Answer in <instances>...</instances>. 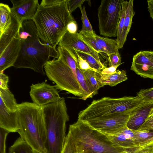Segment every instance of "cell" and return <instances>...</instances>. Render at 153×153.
Instances as JSON below:
<instances>
[{
  "instance_id": "6da1fadb",
  "label": "cell",
  "mask_w": 153,
  "mask_h": 153,
  "mask_svg": "<svg viewBox=\"0 0 153 153\" xmlns=\"http://www.w3.org/2000/svg\"><path fill=\"white\" fill-rule=\"evenodd\" d=\"M75 20L67 0H42L33 19L42 42L53 46L58 44L68 24Z\"/></svg>"
},
{
  "instance_id": "7a4b0ae2",
  "label": "cell",
  "mask_w": 153,
  "mask_h": 153,
  "mask_svg": "<svg viewBox=\"0 0 153 153\" xmlns=\"http://www.w3.org/2000/svg\"><path fill=\"white\" fill-rule=\"evenodd\" d=\"M21 48L14 67L27 68L45 74L44 66L51 57L58 58L59 53L56 46L42 42L33 20L24 21L19 31Z\"/></svg>"
},
{
  "instance_id": "3957f363",
  "label": "cell",
  "mask_w": 153,
  "mask_h": 153,
  "mask_svg": "<svg viewBox=\"0 0 153 153\" xmlns=\"http://www.w3.org/2000/svg\"><path fill=\"white\" fill-rule=\"evenodd\" d=\"M17 112L20 137L33 150L47 153L45 128L42 107L27 102L18 104Z\"/></svg>"
},
{
  "instance_id": "277c9868",
  "label": "cell",
  "mask_w": 153,
  "mask_h": 153,
  "mask_svg": "<svg viewBox=\"0 0 153 153\" xmlns=\"http://www.w3.org/2000/svg\"><path fill=\"white\" fill-rule=\"evenodd\" d=\"M44 121L47 153H61L66 139V123L69 120L63 97L42 107Z\"/></svg>"
},
{
  "instance_id": "5b68a950",
  "label": "cell",
  "mask_w": 153,
  "mask_h": 153,
  "mask_svg": "<svg viewBox=\"0 0 153 153\" xmlns=\"http://www.w3.org/2000/svg\"><path fill=\"white\" fill-rule=\"evenodd\" d=\"M70 133L78 153H119L125 150L117 146L105 134L78 119L69 125Z\"/></svg>"
},
{
  "instance_id": "8992f818",
  "label": "cell",
  "mask_w": 153,
  "mask_h": 153,
  "mask_svg": "<svg viewBox=\"0 0 153 153\" xmlns=\"http://www.w3.org/2000/svg\"><path fill=\"white\" fill-rule=\"evenodd\" d=\"M147 103L136 97L118 98L104 97L94 100L86 108L79 112L78 119L87 121L105 117L130 114Z\"/></svg>"
},
{
  "instance_id": "52a82bcc",
  "label": "cell",
  "mask_w": 153,
  "mask_h": 153,
  "mask_svg": "<svg viewBox=\"0 0 153 153\" xmlns=\"http://www.w3.org/2000/svg\"><path fill=\"white\" fill-rule=\"evenodd\" d=\"M44 70L48 79L54 82L57 89L65 91L85 100L87 96L78 82L76 74L68 65L61 56L49 60L45 64Z\"/></svg>"
},
{
  "instance_id": "ba28073f",
  "label": "cell",
  "mask_w": 153,
  "mask_h": 153,
  "mask_svg": "<svg viewBox=\"0 0 153 153\" xmlns=\"http://www.w3.org/2000/svg\"><path fill=\"white\" fill-rule=\"evenodd\" d=\"M123 0H102L98 8V27L100 35L117 36Z\"/></svg>"
},
{
  "instance_id": "9c48e42d",
  "label": "cell",
  "mask_w": 153,
  "mask_h": 153,
  "mask_svg": "<svg viewBox=\"0 0 153 153\" xmlns=\"http://www.w3.org/2000/svg\"><path fill=\"white\" fill-rule=\"evenodd\" d=\"M55 85H51L46 82L32 84L30 86V95L33 102L40 107L61 100Z\"/></svg>"
},
{
  "instance_id": "30bf717a",
  "label": "cell",
  "mask_w": 153,
  "mask_h": 153,
  "mask_svg": "<svg viewBox=\"0 0 153 153\" xmlns=\"http://www.w3.org/2000/svg\"><path fill=\"white\" fill-rule=\"evenodd\" d=\"M129 117V114H124L85 121L93 128L104 134H112L126 126Z\"/></svg>"
},
{
  "instance_id": "8fae6325",
  "label": "cell",
  "mask_w": 153,
  "mask_h": 153,
  "mask_svg": "<svg viewBox=\"0 0 153 153\" xmlns=\"http://www.w3.org/2000/svg\"><path fill=\"white\" fill-rule=\"evenodd\" d=\"M58 45L72 51L76 50L88 54L100 63L103 64L100 60L99 53L82 40L79 36V33H72L67 30Z\"/></svg>"
},
{
  "instance_id": "7c38bea8",
  "label": "cell",
  "mask_w": 153,
  "mask_h": 153,
  "mask_svg": "<svg viewBox=\"0 0 153 153\" xmlns=\"http://www.w3.org/2000/svg\"><path fill=\"white\" fill-rule=\"evenodd\" d=\"M12 13L22 24L24 21L33 20L39 4L38 0H10Z\"/></svg>"
},
{
  "instance_id": "4fadbf2b",
  "label": "cell",
  "mask_w": 153,
  "mask_h": 153,
  "mask_svg": "<svg viewBox=\"0 0 153 153\" xmlns=\"http://www.w3.org/2000/svg\"><path fill=\"white\" fill-rule=\"evenodd\" d=\"M19 33L12 39L0 53V73L12 66L18 57L21 48Z\"/></svg>"
},
{
  "instance_id": "5bb4252c",
  "label": "cell",
  "mask_w": 153,
  "mask_h": 153,
  "mask_svg": "<svg viewBox=\"0 0 153 153\" xmlns=\"http://www.w3.org/2000/svg\"><path fill=\"white\" fill-rule=\"evenodd\" d=\"M153 113V103H146L138 108L129 114L127 127L132 130L138 129Z\"/></svg>"
},
{
  "instance_id": "9a60e30c",
  "label": "cell",
  "mask_w": 153,
  "mask_h": 153,
  "mask_svg": "<svg viewBox=\"0 0 153 153\" xmlns=\"http://www.w3.org/2000/svg\"><path fill=\"white\" fill-rule=\"evenodd\" d=\"M0 127L10 132H18L19 130L16 111H9L0 98Z\"/></svg>"
},
{
  "instance_id": "2e32d148",
  "label": "cell",
  "mask_w": 153,
  "mask_h": 153,
  "mask_svg": "<svg viewBox=\"0 0 153 153\" xmlns=\"http://www.w3.org/2000/svg\"><path fill=\"white\" fill-rule=\"evenodd\" d=\"M104 134L117 146L127 150L133 146L134 138L133 131L126 126L114 134Z\"/></svg>"
},
{
  "instance_id": "e0dca14e",
  "label": "cell",
  "mask_w": 153,
  "mask_h": 153,
  "mask_svg": "<svg viewBox=\"0 0 153 153\" xmlns=\"http://www.w3.org/2000/svg\"><path fill=\"white\" fill-rule=\"evenodd\" d=\"M21 26L19 21L12 13L11 24L2 33H0V53L14 37L19 34Z\"/></svg>"
},
{
  "instance_id": "ac0fdd59",
  "label": "cell",
  "mask_w": 153,
  "mask_h": 153,
  "mask_svg": "<svg viewBox=\"0 0 153 153\" xmlns=\"http://www.w3.org/2000/svg\"><path fill=\"white\" fill-rule=\"evenodd\" d=\"M134 14L135 12L134 9V0L127 1L123 27L120 41L118 45L119 49L123 48L126 41L127 37L130 30L132 25V19Z\"/></svg>"
},
{
  "instance_id": "d6986e66",
  "label": "cell",
  "mask_w": 153,
  "mask_h": 153,
  "mask_svg": "<svg viewBox=\"0 0 153 153\" xmlns=\"http://www.w3.org/2000/svg\"><path fill=\"white\" fill-rule=\"evenodd\" d=\"M97 76L102 87L106 85L114 86L128 79L125 70H118L116 73L112 74H103L97 72Z\"/></svg>"
},
{
  "instance_id": "ffe728a7",
  "label": "cell",
  "mask_w": 153,
  "mask_h": 153,
  "mask_svg": "<svg viewBox=\"0 0 153 153\" xmlns=\"http://www.w3.org/2000/svg\"><path fill=\"white\" fill-rule=\"evenodd\" d=\"M82 70L86 79L89 90L93 97L97 94L98 90L102 87L98 79L97 72L91 70Z\"/></svg>"
},
{
  "instance_id": "44dd1931",
  "label": "cell",
  "mask_w": 153,
  "mask_h": 153,
  "mask_svg": "<svg viewBox=\"0 0 153 153\" xmlns=\"http://www.w3.org/2000/svg\"><path fill=\"white\" fill-rule=\"evenodd\" d=\"M12 14L11 8L8 5L0 4V33H2L11 24Z\"/></svg>"
},
{
  "instance_id": "7402d4cb",
  "label": "cell",
  "mask_w": 153,
  "mask_h": 153,
  "mask_svg": "<svg viewBox=\"0 0 153 153\" xmlns=\"http://www.w3.org/2000/svg\"><path fill=\"white\" fill-rule=\"evenodd\" d=\"M94 37L103 48L107 55L119 52V45L116 39L102 37L96 34Z\"/></svg>"
},
{
  "instance_id": "603a6c76",
  "label": "cell",
  "mask_w": 153,
  "mask_h": 153,
  "mask_svg": "<svg viewBox=\"0 0 153 153\" xmlns=\"http://www.w3.org/2000/svg\"><path fill=\"white\" fill-rule=\"evenodd\" d=\"M57 50L68 65L72 70L76 73V64L78 58L76 55L72 51L66 48L58 45Z\"/></svg>"
},
{
  "instance_id": "cb8c5ba5",
  "label": "cell",
  "mask_w": 153,
  "mask_h": 153,
  "mask_svg": "<svg viewBox=\"0 0 153 153\" xmlns=\"http://www.w3.org/2000/svg\"><path fill=\"white\" fill-rule=\"evenodd\" d=\"M0 97L4 105L10 111H16L18 104L14 95L8 89L4 90L0 88Z\"/></svg>"
},
{
  "instance_id": "d4e9b609",
  "label": "cell",
  "mask_w": 153,
  "mask_h": 153,
  "mask_svg": "<svg viewBox=\"0 0 153 153\" xmlns=\"http://www.w3.org/2000/svg\"><path fill=\"white\" fill-rule=\"evenodd\" d=\"M8 153H34L33 149L20 137L8 149Z\"/></svg>"
},
{
  "instance_id": "484cf974",
  "label": "cell",
  "mask_w": 153,
  "mask_h": 153,
  "mask_svg": "<svg viewBox=\"0 0 153 153\" xmlns=\"http://www.w3.org/2000/svg\"><path fill=\"white\" fill-rule=\"evenodd\" d=\"M131 70L141 77L153 79V65L132 62Z\"/></svg>"
},
{
  "instance_id": "4316f807",
  "label": "cell",
  "mask_w": 153,
  "mask_h": 153,
  "mask_svg": "<svg viewBox=\"0 0 153 153\" xmlns=\"http://www.w3.org/2000/svg\"><path fill=\"white\" fill-rule=\"evenodd\" d=\"M133 131L134 138L132 147L153 139V131L140 129Z\"/></svg>"
},
{
  "instance_id": "83f0119b",
  "label": "cell",
  "mask_w": 153,
  "mask_h": 153,
  "mask_svg": "<svg viewBox=\"0 0 153 153\" xmlns=\"http://www.w3.org/2000/svg\"><path fill=\"white\" fill-rule=\"evenodd\" d=\"M86 61L90 67L98 73L107 67L103 64L100 63L91 55L79 51L74 50L73 51Z\"/></svg>"
},
{
  "instance_id": "f1b7e54d",
  "label": "cell",
  "mask_w": 153,
  "mask_h": 153,
  "mask_svg": "<svg viewBox=\"0 0 153 153\" xmlns=\"http://www.w3.org/2000/svg\"><path fill=\"white\" fill-rule=\"evenodd\" d=\"M79 7L82 14L81 19L82 22V27L79 34L85 36H95L96 34L93 30L92 26L88 19L84 6H83V8L82 6Z\"/></svg>"
},
{
  "instance_id": "f546056e",
  "label": "cell",
  "mask_w": 153,
  "mask_h": 153,
  "mask_svg": "<svg viewBox=\"0 0 153 153\" xmlns=\"http://www.w3.org/2000/svg\"><path fill=\"white\" fill-rule=\"evenodd\" d=\"M134 153H153V139L128 150Z\"/></svg>"
},
{
  "instance_id": "4dcf8cb0",
  "label": "cell",
  "mask_w": 153,
  "mask_h": 153,
  "mask_svg": "<svg viewBox=\"0 0 153 153\" xmlns=\"http://www.w3.org/2000/svg\"><path fill=\"white\" fill-rule=\"evenodd\" d=\"M76 73L78 81L85 93L87 98H92L91 93L88 87L85 76L79 67L78 61L76 64Z\"/></svg>"
},
{
  "instance_id": "1f68e13d",
  "label": "cell",
  "mask_w": 153,
  "mask_h": 153,
  "mask_svg": "<svg viewBox=\"0 0 153 153\" xmlns=\"http://www.w3.org/2000/svg\"><path fill=\"white\" fill-rule=\"evenodd\" d=\"M80 38L87 44L99 53L102 52L105 53L102 47L96 40L94 36H85L79 34Z\"/></svg>"
},
{
  "instance_id": "d6a6232c",
  "label": "cell",
  "mask_w": 153,
  "mask_h": 153,
  "mask_svg": "<svg viewBox=\"0 0 153 153\" xmlns=\"http://www.w3.org/2000/svg\"><path fill=\"white\" fill-rule=\"evenodd\" d=\"M61 153H78L70 132L66 135Z\"/></svg>"
},
{
  "instance_id": "836d02e7",
  "label": "cell",
  "mask_w": 153,
  "mask_h": 153,
  "mask_svg": "<svg viewBox=\"0 0 153 153\" xmlns=\"http://www.w3.org/2000/svg\"><path fill=\"white\" fill-rule=\"evenodd\" d=\"M137 96L146 102L153 103V88L140 90Z\"/></svg>"
},
{
  "instance_id": "e575fe53",
  "label": "cell",
  "mask_w": 153,
  "mask_h": 153,
  "mask_svg": "<svg viewBox=\"0 0 153 153\" xmlns=\"http://www.w3.org/2000/svg\"><path fill=\"white\" fill-rule=\"evenodd\" d=\"M127 1H125L123 0L122 4L121 13L119 23L117 39L118 45L120 41L121 36L123 27L125 16Z\"/></svg>"
},
{
  "instance_id": "d590c367",
  "label": "cell",
  "mask_w": 153,
  "mask_h": 153,
  "mask_svg": "<svg viewBox=\"0 0 153 153\" xmlns=\"http://www.w3.org/2000/svg\"><path fill=\"white\" fill-rule=\"evenodd\" d=\"M132 62L140 64H147L153 65L143 51H140L134 55Z\"/></svg>"
},
{
  "instance_id": "8d00e7d4",
  "label": "cell",
  "mask_w": 153,
  "mask_h": 153,
  "mask_svg": "<svg viewBox=\"0 0 153 153\" xmlns=\"http://www.w3.org/2000/svg\"><path fill=\"white\" fill-rule=\"evenodd\" d=\"M109 67L119 66L121 63V58L119 52H115L107 55Z\"/></svg>"
},
{
  "instance_id": "74e56055",
  "label": "cell",
  "mask_w": 153,
  "mask_h": 153,
  "mask_svg": "<svg viewBox=\"0 0 153 153\" xmlns=\"http://www.w3.org/2000/svg\"><path fill=\"white\" fill-rule=\"evenodd\" d=\"M9 133L7 130L0 127V153H6V140Z\"/></svg>"
},
{
  "instance_id": "f35d334b",
  "label": "cell",
  "mask_w": 153,
  "mask_h": 153,
  "mask_svg": "<svg viewBox=\"0 0 153 153\" xmlns=\"http://www.w3.org/2000/svg\"><path fill=\"white\" fill-rule=\"evenodd\" d=\"M85 0H67L68 8L71 13L82 6Z\"/></svg>"
},
{
  "instance_id": "ab89813d",
  "label": "cell",
  "mask_w": 153,
  "mask_h": 153,
  "mask_svg": "<svg viewBox=\"0 0 153 153\" xmlns=\"http://www.w3.org/2000/svg\"><path fill=\"white\" fill-rule=\"evenodd\" d=\"M138 129L153 131V113L150 115Z\"/></svg>"
},
{
  "instance_id": "60d3db41",
  "label": "cell",
  "mask_w": 153,
  "mask_h": 153,
  "mask_svg": "<svg viewBox=\"0 0 153 153\" xmlns=\"http://www.w3.org/2000/svg\"><path fill=\"white\" fill-rule=\"evenodd\" d=\"M8 76L3 72L0 73V88L4 90L8 89Z\"/></svg>"
},
{
  "instance_id": "b9f144b4",
  "label": "cell",
  "mask_w": 153,
  "mask_h": 153,
  "mask_svg": "<svg viewBox=\"0 0 153 153\" xmlns=\"http://www.w3.org/2000/svg\"><path fill=\"white\" fill-rule=\"evenodd\" d=\"M75 54L77 57L78 64L81 69L84 70H91L98 72L96 70L91 68L88 63L79 55Z\"/></svg>"
},
{
  "instance_id": "7bdbcfd3",
  "label": "cell",
  "mask_w": 153,
  "mask_h": 153,
  "mask_svg": "<svg viewBox=\"0 0 153 153\" xmlns=\"http://www.w3.org/2000/svg\"><path fill=\"white\" fill-rule=\"evenodd\" d=\"M77 30V24L75 20L70 22L67 25V30L71 33H76Z\"/></svg>"
},
{
  "instance_id": "ee69618b",
  "label": "cell",
  "mask_w": 153,
  "mask_h": 153,
  "mask_svg": "<svg viewBox=\"0 0 153 153\" xmlns=\"http://www.w3.org/2000/svg\"><path fill=\"white\" fill-rule=\"evenodd\" d=\"M119 66H117L107 67L102 70L99 73L107 75L114 74L117 72V68Z\"/></svg>"
},
{
  "instance_id": "f6af8a7d",
  "label": "cell",
  "mask_w": 153,
  "mask_h": 153,
  "mask_svg": "<svg viewBox=\"0 0 153 153\" xmlns=\"http://www.w3.org/2000/svg\"><path fill=\"white\" fill-rule=\"evenodd\" d=\"M147 9L149 13L150 16L153 21V0L147 1Z\"/></svg>"
},
{
  "instance_id": "bcb514c9",
  "label": "cell",
  "mask_w": 153,
  "mask_h": 153,
  "mask_svg": "<svg viewBox=\"0 0 153 153\" xmlns=\"http://www.w3.org/2000/svg\"><path fill=\"white\" fill-rule=\"evenodd\" d=\"M143 51L153 64V51Z\"/></svg>"
},
{
  "instance_id": "7dc6e473",
  "label": "cell",
  "mask_w": 153,
  "mask_h": 153,
  "mask_svg": "<svg viewBox=\"0 0 153 153\" xmlns=\"http://www.w3.org/2000/svg\"><path fill=\"white\" fill-rule=\"evenodd\" d=\"M119 153H133V152H132L130 151H128L127 150H124L122 151V152H120Z\"/></svg>"
},
{
  "instance_id": "c3c4849f",
  "label": "cell",
  "mask_w": 153,
  "mask_h": 153,
  "mask_svg": "<svg viewBox=\"0 0 153 153\" xmlns=\"http://www.w3.org/2000/svg\"><path fill=\"white\" fill-rule=\"evenodd\" d=\"M34 153H41L38 151H37L36 150H33Z\"/></svg>"
}]
</instances>
